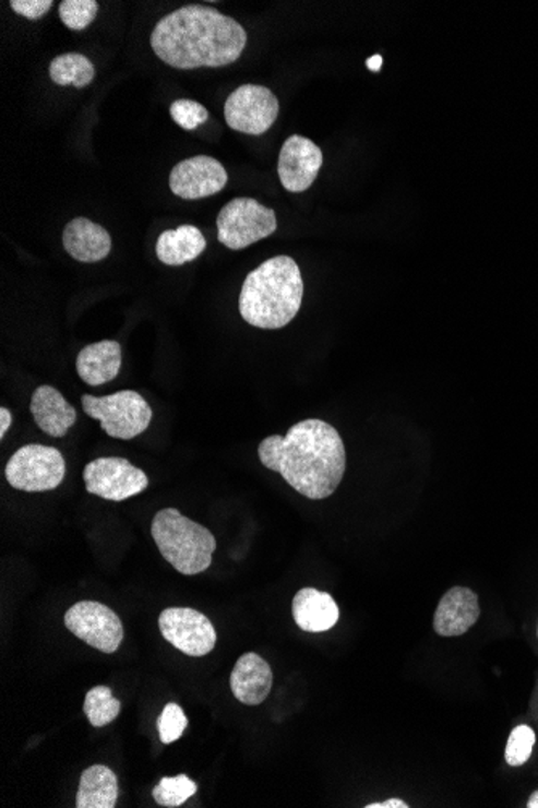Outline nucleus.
I'll return each mask as SVG.
<instances>
[{
    "label": "nucleus",
    "instance_id": "1",
    "mask_svg": "<svg viewBox=\"0 0 538 808\" xmlns=\"http://www.w3.org/2000/svg\"><path fill=\"white\" fill-rule=\"evenodd\" d=\"M259 458L263 466L279 473L290 488L311 500L333 496L347 468L340 435L318 418L297 423L286 436L263 439Z\"/></svg>",
    "mask_w": 538,
    "mask_h": 808
},
{
    "label": "nucleus",
    "instance_id": "2",
    "mask_svg": "<svg viewBox=\"0 0 538 808\" xmlns=\"http://www.w3.org/2000/svg\"><path fill=\"white\" fill-rule=\"evenodd\" d=\"M155 56L178 70L231 66L247 46V32L231 16L208 5H186L155 25Z\"/></svg>",
    "mask_w": 538,
    "mask_h": 808
},
{
    "label": "nucleus",
    "instance_id": "3",
    "mask_svg": "<svg viewBox=\"0 0 538 808\" xmlns=\"http://www.w3.org/2000/svg\"><path fill=\"white\" fill-rule=\"evenodd\" d=\"M303 280L296 260L277 256L249 273L239 296V312L260 330H280L299 313Z\"/></svg>",
    "mask_w": 538,
    "mask_h": 808
},
{
    "label": "nucleus",
    "instance_id": "4",
    "mask_svg": "<svg viewBox=\"0 0 538 808\" xmlns=\"http://www.w3.org/2000/svg\"><path fill=\"white\" fill-rule=\"evenodd\" d=\"M152 537L162 557L186 577L203 573L213 562L216 539L212 531L186 519L178 509H164L154 516Z\"/></svg>",
    "mask_w": 538,
    "mask_h": 808
},
{
    "label": "nucleus",
    "instance_id": "5",
    "mask_svg": "<svg viewBox=\"0 0 538 808\" xmlns=\"http://www.w3.org/2000/svg\"><path fill=\"white\" fill-rule=\"evenodd\" d=\"M84 414L99 420L110 438L130 441L145 431L154 418L151 405L135 391H118L104 397L83 395Z\"/></svg>",
    "mask_w": 538,
    "mask_h": 808
},
{
    "label": "nucleus",
    "instance_id": "6",
    "mask_svg": "<svg viewBox=\"0 0 538 808\" xmlns=\"http://www.w3.org/2000/svg\"><path fill=\"white\" fill-rule=\"evenodd\" d=\"M65 475L67 463L62 452L50 445H23L5 466L7 482L23 492L53 491L62 485Z\"/></svg>",
    "mask_w": 538,
    "mask_h": 808
},
{
    "label": "nucleus",
    "instance_id": "7",
    "mask_svg": "<svg viewBox=\"0 0 538 808\" xmlns=\"http://www.w3.org/2000/svg\"><path fill=\"white\" fill-rule=\"evenodd\" d=\"M216 228L218 241L223 246L231 250H242L276 231V213L255 199H232L219 212Z\"/></svg>",
    "mask_w": 538,
    "mask_h": 808
},
{
    "label": "nucleus",
    "instance_id": "8",
    "mask_svg": "<svg viewBox=\"0 0 538 808\" xmlns=\"http://www.w3.org/2000/svg\"><path fill=\"white\" fill-rule=\"evenodd\" d=\"M65 627L70 633L104 654L117 652L124 638L120 617L96 601H81L68 608Z\"/></svg>",
    "mask_w": 538,
    "mask_h": 808
},
{
    "label": "nucleus",
    "instance_id": "9",
    "mask_svg": "<svg viewBox=\"0 0 538 808\" xmlns=\"http://www.w3.org/2000/svg\"><path fill=\"white\" fill-rule=\"evenodd\" d=\"M279 115V100L273 91L259 84L237 87L225 104L226 123L239 133L260 136L266 133Z\"/></svg>",
    "mask_w": 538,
    "mask_h": 808
},
{
    "label": "nucleus",
    "instance_id": "10",
    "mask_svg": "<svg viewBox=\"0 0 538 808\" xmlns=\"http://www.w3.org/2000/svg\"><path fill=\"white\" fill-rule=\"evenodd\" d=\"M87 492L111 502L131 499L148 488L141 468L121 458H100L87 463L83 473Z\"/></svg>",
    "mask_w": 538,
    "mask_h": 808
},
{
    "label": "nucleus",
    "instance_id": "11",
    "mask_svg": "<svg viewBox=\"0 0 538 808\" xmlns=\"http://www.w3.org/2000/svg\"><path fill=\"white\" fill-rule=\"evenodd\" d=\"M158 628L165 641L189 657L208 655L218 639L212 621L194 608H167L158 618Z\"/></svg>",
    "mask_w": 538,
    "mask_h": 808
},
{
    "label": "nucleus",
    "instance_id": "12",
    "mask_svg": "<svg viewBox=\"0 0 538 808\" xmlns=\"http://www.w3.org/2000/svg\"><path fill=\"white\" fill-rule=\"evenodd\" d=\"M228 185V174L222 162L208 155L179 162L169 175V189L184 201H198L218 194Z\"/></svg>",
    "mask_w": 538,
    "mask_h": 808
},
{
    "label": "nucleus",
    "instance_id": "13",
    "mask_svg": "<svg viewBox=\"0 0 538 808\" xmlns=\"http://www.w3.org/2000/svg\"><path fill=\"white\" fill-rule=\"evenodd\" d=\"M323 167V152L308 138L294 134L280 147L277 175L280 185L289 192H303L311 188Z\"/></svg>",
    "mask_w": 538,
    "mask_h": 808
},
{
    "label": "nucleus",
    "instance_id": "14",
    "mask_svg": "<svg viewBox=\"0 0 538 808\" xmlns=\"http://www.w3.org/2000/svg\"><path fill=\"white\" fill-rule=\"evenodd\" d=\"M480 617L479 597L469 587L455 586L440 598L434 631L442 638L468 633Z\"/></svg>",
    "mask_w": 538,
    "mask_h": 808
},
{
    "label": "nucleus",
    "instance_id": "15",
    "mask_svg": "<svg viewBox=\"0 0 538 808\" xmlns=\"http://www.w3.org/2000/svg\"><path fill=\"white\" fill-rule=\"evenodd\" d=\"M232 694L243 705H260L273 688V672L268 662L255 652H247L237 661L229 678Z\"/></svg>",
    "mask_w": 538,
    "mask_h": 808
},
{
    "label": "nucleus",
    "instance_id": "16",
    "mask_svg": "<svg viewBox=\"0 0 538 808\" xmlns=\"http://www.w3.org/2000/svg\"><path fill=\"white\" fill-rule=\"evenodd\" d=\"M29 411L36 425L50 438H63L77 420L73 405L52 387H39L33 392Z\"/></svg>",
    "mask_w": 538,
    "mask_h": 808
},
{
    "label": "nucleus",
    "instance_id": "17",
    "mask_svg": "<svg viewBox=\"0 0 538 808\" xmlns=\"http://www.w3.org/2000/svg\"><path fill=\"white\" fill-rule=\"evenodd\" d=\"M297 627L307 633H324L337 623L340 611L333 596L314 587H303L292 601Z\"/></svg>",
    "mask_w": 538,
    "mask_h": 808
},
{
    "label": "nucleus",
    "instance_id": "18",
    "mask_svg": "<svg viewBox=\"0 0 538 808\" xmlns=\"http://www.w3.org/2000/svg\"><path fill=\"white\" fill-rule=\"evenodd\" d=\"M62 239L67 252L81 263L100 262L111 250L107 229L83 216L68 223Z\"/></svg>",
    "mask_w": 538,
    "mask_h": 808
},
{
    "label": "nucleus",
    "instance_id": "19",
    "mask_svg": "<svg viewBox=\"0 0 538 808\" xmlns=\"http://www.w3.org/2000/svg\"><path fill=\"white\" fill-rule=\"evenodd\" d=\"M121 360V346L117 341H100L77 354L76 371L84 383L100 387L118 377Z\"/></svg>",
    "mask_w": 538,
    "mask_h": 808
},
{
    "label": "nucleus",
    "instance_id": "20",
    "mask_svg": "<svg viewBox=\"0 0 538 808\" xmlns=\"http://www.w3.org/2000/svg\"><path fill=\"white\" fill-rule=\"evenodd\" d=\"M206 249V239L198 226L182 225L162 233L157 241V257L169 266L194 262Z\"/></svg>",
    "mask_w": 538,
    "mask_h": 808
},
{
    "label": "nucleus",
    "instance_id": "21",
    "mask_svg": "<svg viewBox=\"0 0 538 808\" xmlns=\"http://www.w3.org/2000/svg\"><path fill=\"white\" fill-rule=\"evenodd\" d=\"M118 800L117 774L108 767L93 765L81 774L76 808H115Z\"/></svg>",
    "mask_w": 538,
    "mask_h": 808
},
{
    "label": "nucleus",
    "instance_id": "22",
    "mask_svg": "<svg viewBox=\"0 0 538 808\" xmlns=\"http://www.w3.org/2000/svg\"><path fill=\"white\" fill-rule=\"evenodd\" d=\"M49 73L53 83L59 84V86L73 84L74 87L81 90V87L89 86L93 83L96 69L86 56L73 52L56 57L50 63Z\"/></svg>",
    "mask_w": 538,
    "mask_h": 808
},
{
    "label": "nucleus",
    "instance_id": "23",
    "mask_svg": "<svg viewBox=\"0 0 538 808\" xmlns=\"http://www.w3.org/2000/svg\"><path fill=\"white\" fill-rule=\"evenodd\" d=\"M121 702L113 698L107 686H96L84 699V713L94 728L110 725L120 715Z\"/></svg>",
    "mask_w": 538,
    "mask_h": 808
},
{
    "label": "nucleus",
    "instance_id": "24",
    "mask_svg": "<svg viewBox=\"0 0 538 808\" xmlns=\"http://www.w3.org/2000/svg\"><path fill=\"white\" fill-rule=\"evenodd\" d=\"M195 793H198V783H194L188 774H178V776L162 777L160 783L152 791V796L158 806L175 808L181 807L186 800L195 796Z\"/></svg>",
    "mask_w": 538,
    "mask_h": 808
},
{
    "label": "nucleus",
    "instance_id": "25",
    "mask_svg": "<svg viewBox=\"0 0 538 808\" xmlns=\"http://www.w3.org/2000/svg\"><path fill=\"white\" fill-rule=\"evenodd\" d=\"M99 3L96 0H63L59 5V15L63 25L73 32H83L96 19Z\"/></svg>",
    "mask_w": 538,
    "mask_h": 808
},
{
    "label": "nucleus",
    "instance_id": "26",
    "mask_svg": "<svg viewBox=\"0 0 538 808\" xmlns=\"http://www.w3.org/2000/svg\"><path fill=\"white\" fill-rule=\"evenodd\" d=\"M536 733L530 726L521 725L513 729L506 744L505 759L510 767H521L533 756Z\"/></svg>",
    "mask_w": 538,
    "mask_h": 808
},
{
    "label": "nucleus",
    "instance_id": "27",
    "mask_svg": "<svg viewBox=\"0 0 538 808\" xmlns=\"http://www.w3.org/2000/svg\"><path fill=\"white\" fill-rule=\"evenodd\" d=\"M189 722L184 710L178 703L169 702L165 705L164 712L158 716V735L164 744H171L184 735Z\"/></svg>",
    "mask_w": 538,
    "mask_h": 808
},
{
    "label": "nucleus",
    "instance_id": "28",
    "mask_svg": "<svg viewBox=\"0 0 538 808\" xmlns=\"http://www.w3.org/2000/svg\"><path fill=\"white\" fill-rule=\"evenodd\" d=\"M172 121L182 130L194 131L208 120V110L191 99H179L169 107Z\"/></svg>",
    "mask_w": 538,
    "mask_h": 808
},
{
    "label": "nucleus",
    "instance_id": "29",
    "mask_svg": "<svg viewBox=\"0 0 538 808\" xmlns=\"http://www.w3.org/2000/svg\"><path fill=\"white\" fill-rule=\"evenodd\" d=\"M52 0H12L13 12L28 20H39L52 9Z\"/></svg>",
    "mask_w": 538,
    "mask_h": 808
},
{
    "label": "nucleus",
    "instance_id": "30",
    "mask_svg": "<svg viewBox=\"0 0 538 808\" xmlns=\"http://www.w3.org/2000/svg\"><path fill=\"white\" fill-rule=\"evenodd\" d=\"M10 425H12V414H10L9 408H0V438H5Z\"/></svg>",
    "mask_w": 538,
    "mask_h": 808
},
{
    "label": "nucleus",
    "instance_id": "31",
    "mask_svg": "<svg viewBox=\"0 0 538 808\" xmlns=\"http://www.w3.org/2000/svg\"><path fill=\"white\" fill-rule=\"evenodd\" d=\"M367 808H409V806L400 799H388L381 804H370Z\"/></svg>",
    "mask_w": 538,
    "mask_h": 808
},
{
    "label": "nucleus",
    "instance_id": "32",
    "mask_svg": "<svg viewBox=\"0 0 538 808\" xmlns=\"http://www.w3.org/2000/svg\"><path fill=\"white\" fill-rule=\"evenodd\" d=\"M368 69L372 71H379L382 67V57L381 56H374L371 57V59L367 60Z\"/></svg>",
    "mask_w": 538,
    "mask_h": 808
},
{
    "label": "nucleus",
    "instance_id": "33",
    "mask_svg": "<svg viewBox=\"0 0 538 808\" xmlns=\"http://www.w3.org/2000/svg\"><path fill=\"white\" fill-rule=\"evenodd\" d=\"M527 808H538V791L530 796L529 803H527Z\"/></svg>",
    "mask_w": 538,
    "mask_h": 808
},
{
    "label": "nucleus",
    "instance_id": "34",
    "mask_svg": "<svg viewBox=\"0 0 538 808\" xmlns=\"http://www.w3.org/2000/svg\"><path fill=\"white\" fill-rule=\"evenodd\" d=\"M537 634H538V630H537Z\"/></svg>",
    "mask_w": 538,
    "mask_h": 808
}]
</instances>
